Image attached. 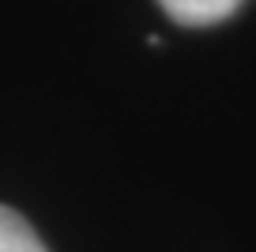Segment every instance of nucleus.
<instances>
[{
	"mask_svg": "<svg viewBox=\"0 0 256 252\" xmlns=\"http://www.w3.org/2000/svg\"><path fill=\"white\" fill-rule=\"evenodd\" d=\"M241 4H245V0H158V8L181 26L222 23V19H230Z\"/></svg>",
	"mask_w": 256,
	"mask_h": 252,
	"instance_id": "f257e3e1",
	"label": "nucleus"
},
{
	"mask_svg": "<svg viewBox=\"0 0 256 252\" xmlns=\"http://www.w3.org/2000/svg\"><path fill=\"white\" fill-rule=\"evenodd\" d=\"M0 252H46L34 226L4 204H0Z\"/></svg>",
	"mask_w": 256,
	"mask_h": 252,
	"instance_id": "f03ea898",
	"label": "nucleus"
}]
</instances>
